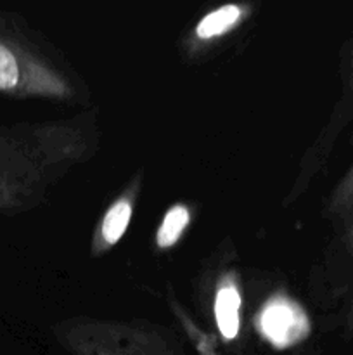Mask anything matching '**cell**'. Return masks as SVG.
Returning a JSON list of instances; mask_svg holds the SVG:
<instances>
[{"label":"cell","mask_w":353,"mask_h":355,"mask_svg":"<svg viewBox=\"0 0 353 355\" xmlns=\"http://www.w3.org/2000/svg\"><path fill=\"white\" fill-rule=\"evenodd\" d=\"M100 146L99 114L0 123V215L37 210L61 180L89 163Z\"/></svg>","instance_id":"6da1fadb"},{"label":"cell","mask_w":353,"mask_h":355,"mask_svg":"<svg viewBox=\"0 0 353 355\" xmlns=\"http://www.w3.org/2000/svg\"><path fill=\"white\" fill-rule=\"evenodd\" d=\"M0 96L90 106V89L64 52L26 16L0 6Z\"/></svg>","instance_id":"7a4b0ae2"},{"label":"cell","mask_w":353,"mask_h":355,"mask_svg":"<svg viewBox=\"0 0 353 355\" xmlns=\"http://www.w3.org/2000/svg\"><path fill=\"white\" fill-rule=\"evenodd\" d=\"M52 336L69 355H185L173 329L144 319L68 318Z\"/></svg>","instance_id":"3957f363"},{"label":"cell","mask_w":353,"mask_h":355,"mask_svg":"<svg viewBox=\"0 0 353 355\" xmlns=\"http://www.w3.org/2000/svg\"><path fill=\"white\" fill-rule=\"evenodd\" d=\"M255 14V3L227 2L206 10L180 38V49L189 59H201L228 40Z\"/></svg>","instance_id":"277c9868"},{"label":"cell","mask_w":353,"mask_h":355,"mask_svg":"<svg viewBox=\"0 0 353 355\" xmlns=\"http://www.w3.org/2000/svg\"><path fill=\"white\" fill-rule=\"evenodd\" d=\"M255 328L275 349H291L310 336L311 321L300 302L279 291L260 305L255 315Z\"/></svg>","instance_id":"5b68a950"},{"label":"cell","mask_w":353,"mask_h":355,"mask_svg":"<svg viewBox=\"0 0 353 355\" xmlns=\"http://www.w3.org/2000/svg\"><path fill=\"white\" fill-rule=\"evenodd\" d=\"M142 172L134 175L120 194L107 205L97 220L90 239V255L93 259L109 253L127 234L134 218L135 207L141 198Z\"/></svg>","instance_id":"8992f818"},{"label":"cell","mask_w":353,"mask_h":355,"mask_svg":"<svg viewBox=\"0 0 353 355\" xmlns=\"http://www.w3.org/2000/svg\"><path fill=\"white\" fill-rule=\"evenodd\" d=\"M242 284L235 267L217 274L211 291V314L220 342L232 345L242 335Z\"/></svg>","instance_id":"52a82bcc"},{"label":"cell","mask_w":353,"mask_h":355,"mask_svg":"<svg viewBox=\"0 0 353 355\" xmlns=\"http://www.w3.org/2000/svg\"><path fill=\"white\" fill-rule=\"evenodd\" d=\"M192 210L185 203H175L165 211L154 234V246L158 252H170L175 248L190 227Z\"/></svg>","instance_id":"ba28073f"},{"label":"cell","mask_w":353,"mask_h":355,"mask_svg":"<svg viewBox=\"0 0 353 355\" xmlns=\"http://www.w3.org/2000/svg\"><path fill=\"white\" fill-rule=\"evenodd\" d=\"M170 307H172L173 314L179 319L182 329L185 331L187 338L192 343L196 355H225L220 350V347H218L217 336L211 335V333L208 331H203V329L187 315V312L183 311V307L179 304V300H175V298L172 297V293H170Z\"/></svg>","instance_id":"9c48e42d"},{"label":"cell","mask_w":353,"mask_h":355,"mask_svg":"<svg viewBox=\"0 0 353 355\" xmlns=\"http://www.w3.org/2000/svg\"><path fill=\"white\" fill-rule=\"evenodd\" d=\"M353 210V162L329 196L327 211L331 215H345Z\"/></svg>","instance_id":"30bf717a"},{"label":"cell","mask_w":353,"mask_h":355,"mask_svg":"<svg viewBox=\"0 0 353 355\" xmlns=\"http://www.w3.org/2000/svg\"><path fill=\"white\" fill-rule=\"evenodd\" d=\"M341 83H343V104L353 110V38L346 45L341 55Z\"/></svg>","instance_id":"8fae6325"},{"label":"cell","mask_w":353,"mask_h":355,"mask_svg":"<svg viewBox=\"0 0 353 355\" xmlns=\"http://www.w3.org/2000/svg\"><path fill=\"white\" fill-rule=\"evenodd\" d=\"M345 329L346 333H350V335L353 333V295L352 298H350L348 312H346V318H345Z\"/></svg>","instance_id":"7c38bea8"},{"label":"cell","mask_w":353,"mask_h":355,"mask_svg":"<svg viewBox=\"0 0 353 355\" xmlns=\"http://www.w3.org/2000/svg\"><path fill=\"white\" fill-rule=\"evenodd\" d=\"M346 248L350 253H353V224L350 225L348 232H346Z\"/></svg>","instance_id":"4fadbf2b"}]
</instances>
